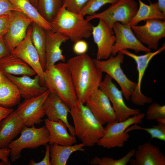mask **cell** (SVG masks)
I'll use <instances>...</instances> for the list:
<instances>
[{"instance_id": "cell-21", "label": "cell", "mask_w": 165, "mask_h": 165, "mask_svg": "<svg viewBox=\"0 0 165 165\" xmlns=\"http://www.w3.org/2000/svg\"><path fill=\"white\" fill-rule=\"evenodd\" d=\"M25 126L15 110L4 119L0 124V149L8 148Z\"/></svg>"}, {"instance_id": "cell-3", "label": "cell", "mask_w": 165, "mask_h": 165, "mask_svg": "<svg viewBox=\"0 0 165 165\" xmlns=\"http://www.w3.org/2000/svg\"><path fill=\"white\" fill-rule=\"evenodd\" d=\"M50 24L52 31L65 35L74 43L90 37L93 27L84 16L68 11L63 4Z\"/></svg>"}, {"instance_id": "cell-4", "label": "cell", "mask_w": 165, "mask_h": 165, "mask_svg": "<svg viewBox=\"0 0 165 165\" xmlns=\"http://www.w3.org/2000/svg\"><path fill=\"white\" fill-rule=\"evenodd\" d=\"M69 113L73 121L75 136L86 146L97 144L104 134V127L88 107L79 101L77 107L70 108Z\"/></svg>"}, {"instance_id": "cell-11", "label": "cell", "mask_w": 165, "mask_h": 165, "mask_svg": "<svg viewBox=\"0 0 165 165\" xmlns=\"http://www.w3.org/2000/svg\"><path fill=\"white\" fill-rule=\"evenodd\" d=\"M50 93L47 89L41 94L25 99L18 105L15 111L25 126L31 127L42 122L45 115L44 104Z\"/></svg>"}, {"instance_id": "cell-46", "label": "cell", "mask_w": 165, "mask_h": 165, "mask_svg": "<svg viewBox=\"0 0 165 165\" xmlns=\"http://www.w3.org/2000/svg\"><path fill=\"white\" fill-rule=\"evenodd\" d=\"M2 74L0 72V81H1L2 78Z\"/></svg>"}, {"instance_id": "cell-26", "label": "cell", "mask_w": 165, "mask_h": 165, "mask_svg": "<svg viewBox=\"0 0 165 165\" xmlns=\"http://www.w3.org/2000/svg\"><path fill=\"white\" fill-rule=\"evenodd\" d=\"M50 156L51 165H66L69 157L73 152L80 151L85 152L86 146L84 143L69 146L53 144L50 145Z\"/></svg>"}, {"instance_id": "cell-38", "label": "cell", "mask_w": 165, "mask_h": 165, "mask_svg": "<svg viewBox=\"0 0 165 165\" xmlns=\"http://www.w3.org/2000/svg\"><path fill=\"white\" fill-rule=\"evenodd\" d=\"M11 13L0 16V36H3L8 30Z\"/></svg>"}, {"instance_id": "cell-17", "label": "cell", "mask_w": 165, "mask_h": 165, "mask_svg": "<svg viewBox=\"0 0 165 165\" xmlns=\"http://www.w3.org/2000/svg\"><path fill=\"white\" fill-rule=\"evenodd\" d=\"M112 29L105 22L99 19L98 24L93 26L91 35L97 46L96 59L104 60L111 55L116 38Z\"/></svg>"}, {"instance_id": "cell-29", "label": "cell", "mask_w": 165, "mask_h": 165, "mask_svg": "<svg viewBox=\"0 0 165 165\" xmlns=\"http://www.w3.org/2000/svg\"><path fill=\"white\" fill-rule=\"evenodd\" d=\"M31 25L32 27L31 41L38 53L41 65L44 70L46 64V30L33 22Z\"/></svg>"}, {"instance_id": "cell-39", "label": "cell", "mask_w": 165, "mask_h": 165, "mask_svg": "<svg viewBox=\"0 0 165 165\" xmlns=\"http://www.w3.org/2000/svg\"><path fill=\"white\" fill-rule=\"evenodd\" d=\"M50 145L47 144L46 146V150L45 156L43 159L38 162H35L33 159L31 160L29 165H51L50 160Z\"/></svg>"}, {"instance_id": "cell-2", "label": "cell", "mask_w": 165, "mask_h": 165, "mask_svg": "<svg viewBox=\"0 0 165 165\" xmlns=\"http://www.w3.org/2000/svg\"><path fill=\"white\" fill-rule=\"evenodd\" d=\"M44 85L50 92L60 97L70 108L78 106L79 101L66 63L61 62L45 69Z\"/></svg>"}, {"instance_id": "cell-14", "label": "cell", "mask_w": 165, "mask_h": 165, "mask_svg": "<svg viewBox=\"0 0 165 165\" xmlns=\"http://www.w3.org/2000/svg\"><path fill=\"white\" fill-rule=\"evenodd\" d=\"M31 25L27 30L25 38L11 53L32 68L39 76L40 82L44 84V70L41 65L38 53L31 41Z\"/></svg>"}, {"instance_id": "cell-22", "label": "cell", "mask_w": 165, "mask_h": 165, "mask_svg": "<svg viewBox=\"0 0 165 165\" xmlns=\"http://www.w3.org/2000/svg\"><path fill=\"white\" fill-rule=\"evenodd\" d=\"M4 75L16 86L21 97L24 99L39 95L47 90L40 85V77L37 74L34 78L28 75L18 77L10 74Z\"/></svg>"}, {"instance_id": "cell-6", "label": "cell", "mask_w": 165, "mask_h": 165, "mask_svg": "<svg viewBox=\"0 0 165 165\" xmlns=\"http://www.w3.org/2000/svg\"><path fill=\"white\" fill-rule=\"evenodd\" d=\"M31 127L25 126L20 137L9 144L8 148L10 149L9 156L12 162L21 157V151L24 148H35L49 143V133L45 126L38 128L34 125Z\"/></svg>"}, {"instance_id": "cell-44", "label": "cell", "mask_w": 165, "mask_h": 165, "mask_svg": "<svg viewBox=\"0 0 165 165\" xmlns=\"http://www.w3.org/2000/svg\"><path fill=\"white\" fill-rule=\"evenodd\" d=\"M158 123L165 124V118H158L155 120Z\"/></svg>"}, {"instance_id": "cell-35", "label": "cell", "mask_w": 165, "mask_h": 165, "mask_svg": "<svg viewBox=\"0 0 165 165\" xmlns=\"http://www.w3.org/2000/svg\"><path fill=\"white\" fill-rule=\"evenodd\" d=\"M89 0H63V4L69 11L79 14Z\"/></svg>"}, {"instance_id": "cell-18", "label": "cell", "mask_w": 165, "mask_h": 165, "mask_svg": "<svg viewBox=\"0 0 165 165\" xmlns=\"http://www.w3.org/2000/svg\"><path fill=\"white\" fill-rule=\"evenodd\" d=\"M44 108L47 119L53 121H62L67 126L71 134L75 136L74 128L68 120L70 108L60 97L50 92L44 103Z\"/></svg>"}, {"instance_id": "cell-41", "label": "cell", "mask_w": 165, "mask_h": 165, "mask_svg": "<svg viewBox=\"0 0 165 165\" xmlns=\"http://www.w3.org/2000/svg\"><path fill=\"white\" fill-rule=\"evenodd\" d=\"M10 53L5 42L3 36H0V59Z\"/></svg>"}, {"instance_id": "cell-12", "label": "cell", "mask_w": 165, "mask_h": 165, "mask_svg": "<svg viewBox=\"0 0 165 165\" xmlns=\"http://www.w3.org/2000/svg\"><path fill=\"white\" fill-rule=\"evenodd\" d=\"M131 28L137 39L150 50H157L160 40L165 37V20L148 19L143 25Z\"/></svg>"}, {"instance_id": "cell-20", "label": "cell", "mask_w": 165, "mask_h": 165, "mask_svg": "<svg viewBox=\"0 0 165 165\" xmlns=\"http://www.w3.org/2000/svg\"><path fill=\"white\" fill-rule=\"evenodd\" d=\"M46 42L45 69L52 67L58 61H65V58L62 53L61 46L63 43L69 40L65 35L52 31H46Z\"/></svg>"}, {"instance_id": "cell-23", "label": "cell", "mask_w": 165, "mask_h": 165, "mask_svg": "<svg viewBox=\"0 0 165 165\" xmlns=\"http://www.w3.org/2000/svg\"><path fill=\"white\" fill-rule=\"evenodd\" d=\"M45 126L49 133V143L64 146L73 145L77 141L75 136L69 134L67 127L62 121H53L47 118L44 119Z\"/></svg>"}, {"instance_id": "cell-31", "label": "cell", "mask_w": 165, "mask_h": 165, "mask_svg": "<svg viewBox=\"0 0 165 165\" xmlns=\"http://www.w3.org/2000/svg\"><path fill=\"white\" fill-rule=\"evenodd\" d=\"M135 151V149H132L124 156L117 160L110 157L95 156L91 160L90 163L92 165H127L134 156Z\"/></svg>"}, {"instance_id": "cell-27", "label": "cell", "mask_w": 165, "mask_h": 165, "mask_svg": "<svg viewBox=\"0 0 165 165\" xmlns=\"http://www.w3.org/2000/svg\"><path fill=\"white\" fill-rule=\"evenodd\" d=\"M138 1L139 7L129 24L131 26L137 25L139 22L148 19H156L165 20V13L160 9L157 2L152 3L149 0L150 4L148 5L141 0Z\"/></svg>"}, {"instance_id": "cell-1", "label": "cell", "mask_w": 165, "mask_h": 165, "mask_svg": "<svg viewBox=\"0 0 165 165\" xmlns=\"http://www.w3.org/2000/svg\"><path fill=\"white\" fill-rule=\"evenodd\" d=\"M66 64L78 100L84 104L89 97L99 88L102 73L97 68L94 59L86 53L69 58Z\"/></svg>"}, {"instance_id": "cell-36", "label": "cell", "mask_w": 165, "mask_h": 165, "mask_svg": "<svg viewBox=\"0 0 165 165\" xmlns=\"http://www.w3.org/2000/svg\"><path fill=\"white\" fill-rule=\"evenodd\" d=\"M88 46L87 42L82 39L74 43L73 47V52L78 55L85 54L87 52Z\"/></svg>"}, {"instance_id": "cell-37", "label": "cell", "mask_w": 165, "mask_h": 165, "mask_svg": "<svg viewBox=\"0 0 165 165\" xmlns=\"http://www.w3.org/2000/svg\"><path fill=\"white\" fill-rule=\"evenodd\" d=\"M13 11H17L9 0H0V16L9 14Z\"/></svg>"}, {"instance_id": "cell-5", "label": "cell", "mask_w": 165, "mask_h": 165, "mask_svg": "<svg viewBox=\"0 0 165 165\" xmlns=\"http://www.w3.org/2000/svg\"><path fill=\"white\" fill-rule=\"evenodd\" d=\"M145 115L140 113L123 121L116 120L107 123L104 134L97 145L108 149L123 147L130 137L127 129L132 125L141 123Z\"/></svg>"}, {"instance_id": "cell-7", "label": "cell", "mask_w": 165, "mask_h": 165, "mask_svg": "<svg viewBox=\"0 0 165 165\" xmlns=\"http://www.w3.org/2000/svg\"><path fill=\"white\" fill-rule=\"evenodd\" d=\"M124 55L119 52L116 55H111L105 60L93 59L98 70L102 73H106L118 83L123 96L128 100L136 87L137 83L129 79L121 68V64L123 62Z\"/></svg>"}, {"instance_id": "cell-34", "label": "cell", "mask_w": 165, "mask_h": 165, "mask_svg": "<svg viewBox=\"0 0 165 165\" xmlns=\"http://www.w3.org/2000/svg\"><path fill=\"white\" fill-rule=\"evenodd\" d=\"M148 120H155L158 118H165V105L156 102L152 103L147 108L146 114Z\"/></svg>"}, {"instance_id": "cell-32", "label": "cell", "mask_w": 165, "mask_h": 165, "mask_svg": "<svg viewBox=\"0 0 165 165\" xmlns=\"http://www.w3.org/2000/svg\"><path fill=\"white\" fill-rule=\"evenodd\" d=\"M128 127L127 129L128 132L133 130H141L146 131L151 136V139L156 138L165 141V124L158 123L156 125L153 126L151 128H143L140 127L137 124Z\"/></svg>"}, {"instance_id": "cell-28", "label": "cell", "mask_w": 165, "mask_h": 165, "mask_svg": "<svg viewBox=\"0 0 165 165\" xmlns=\"http://www.w3.org/2000/svg\"><path fill=\"white\" fill-rule=\"evenodd\" d=\"M20 12L31 19L46 31H52L50 23L45 20L28 0H9Z\"/></svg>"}, {"instance_id": "cell-30", "label": "cell", "mask_w": 165, "mask_h": 165, "mask_svg": "<svg viewBox=\"0 0 165 165\" xmlns=\"http://www.w3.org/2000/svg\"><path fill=\"white\" fill-rule=\"evenodd\" d=\"M37 9L41 16L51 23L63 5L62 0H37Z\"/></svg>"}, {"instance_id": "cell-8", "label": "cell", "mask_w": 165, "mask_h": 165, "mask_svg": "<svg viewBox=\"0 0 165 165\" xmlns=\"http://www.w3.org/2000/svg\"><path fill=\"white\" fill-rule=\"evenodd\" d=\"M138 9L134 0H119L102 12L88 15L86 19L88 21L96 18L102 20L112 28L117 22L129 24Z\"/></svg>"}, {"instance_id": "cell-15", "label": "cell", "mask_w": 165, "mask_h": 165, "mask_svg": "<svg viewBox=\"0 0 165 165\" xmlns=\"http://www.w3.org/2000/svg\"><path fill=\"white\" fill-rule=\"evenodd\" d=\"M33 22L31 19L20 12H12L8 30L3 36L10 52L25 38L27 30Z\"/></svg>"}, {"instance_id": "cell-25", "label": "cell", "mask_w": 165, "mask_h": 165, "mask_svg": "<svg viewBox=\"0 0 165 165\" xmlns=\"http://www.w3.org/2000/svg\"><path fill=\"white\" fill-rule=\"evenodd\" d=\"M21 97L16 86L2 74L0 81V106L11 108L19 104Z\"/></svg>"}, {"instance_id": "cell-33", "label": "cell", "mask_w": 165, "mask_h": 165, "mask_svg": "<svg viewBox=\"0 0 165 165\" xmlns=\"http://www.w3.org/2000/svg\"><path fill=\"white\" fill-rule=\"evenodd\" d=\"M118 0H89L79 14L83 16L93 15L104 5L108 4H112Z\"/></svg>"}, {"instance_id": "cell-40", "label": "cell", "mask_w": 165, "mask_h": 165, "mask_svg": "<svg viewBox=\"0 0 165 165\" xmlns=\"http://www.w3.org/2000/svg\"><path fill=\"white\" fill-rule=\"evenodd\" d=\"M9 153L10 149L8 148L0 149V159L4 165L10 164L9 159Z\"/></svg>"}, {"instance_id": "cell-16", "label": "cell", "mask_w": 165, "mask_h": 165, "mask_svg": "<svg viewBox=\"0 0 165 165\" xmlns=\"http://www.w3.org/2000/svg\"><path fill=\"white\" fill-rule=\"evenodd\" d=\"M86 103L103 125L117 120L115 111L108 97L99 88L89 97Z\"/></svg>"}, {"instance_id": "cell-9", "label": "cell", "mask_w": 165, "mask_h": 165, "mask_svg": "<svg viewBox=\"0 0 165 165\" xmlns=\"http://www.w3.org/2000/svg\"><path fill=\"white\" fill-rule=\"evenodd\" d=\"M165 50V44L153 52H148L144 54L138 55L127 50H121L119 52L133 59L135 62L138 72V82L136 87L131 96L132 103L140 106L151 103L152 99L144 95L141 90V84L145 71L151 60L156 56L161 53Z\"/></svg>"}, {"instance_id": "cell-45", "label": "cell", "mask_w": 165, "mask_h": 165, "mask_svg": "<svg viewBox=\"0 0 165 165\" xmlns=\"http://www.w3.org/2000/svg\"><path fill=\"white\" fill-rule=\"evenodd\" d=\"M28 0L36 9L37 8V0Z\"/></svg>"}, {"instance_id": "cell-10", "label": "cell", "mask_w": 165, "mask_h": 165, "mask_svg": "<svg viewBox=\"0 0 165 165\" xmlns=\"http://www.w3.org/2000/svg\"><path fill=\"white\" fill-rule=\"evenodd\" d=\"M112 79L106 74L101 82L99 88L106 94L112 104L117 120L119 122L123 121L140 113L139 109L132 108L127 105L124 101L122 90L119 89Z\"/></svg>"}, {"instance_id": "cell-43", "label": "cell", "mask_w": 165, "mask_h": 165, "mask_svg": "<svg viewBox=\"0 0 165 165\" xmlns=\"http://www.w3.org/2000/svg\"><path fill=\"white\" fill-rule=\"evenodd\" d=\"M159 6L160 10L165 13V0H158Z\"/></svg>"}, {"instance_id": "cell-42", "label": "cell", "mask_w": 165, "mask_h": 165, "mask_svg": "<svg viewBox=\"0 0 165 165\" xmlns=\"http://www.w3.org/2000/svg\"><path fill=\"white\" fill-rule=\"evenodd\" d=\"M14 111L12 108L0 106V124L2 121Z\"/></svg>"}, {"instance_id": "cell-24", "label": "cell", "mask_w": 165, "mask_h": 165, "mask_svg": "<svg viewBox=\"0 0 165 165\" xmlns=\"http://www.w3.org/2000/svg\"><path fill=\"white\" fill-rule=\"evenodd\" d=\"M0 72L2 74L31 76L36 74L27 63L11 53L0 59Z\"/></svg>"}, {"instance_id": "cell-13", "label": "cell", "mask_w": 165, "mask_h": 165, "mask_svg": "<svg viewBox=\"0 0 165 165\" xmlns=\"http://www.w3.org/2000/svg\"><path fill=\"white\" fill-rule=\"evenodd\" d=\"M112 29L116 38L112 48V55H116L121 50L131 49L137 53L150 51V49L137 39L129 24L117 22L114 24Z\"/></svg>"}, {"instance_id": "cell-19", "label": "cell", "mask_w": 165, "mask_h": 165, "mask_svg": "<svg viewBox=\"0 0 165 165\" xmlns=\"http://www.w3.org/2000/svg\"><path fill=\"white\" fill-rule=\"evenodd\" d=\"M134 156L129 162L130 165H165V156L160 148L149 142L139 145Z\"/></svg>"}, {"instance_id": "cell-47", "label": "cell", "mask_w": 165, "mask_h": 165, "mask_svg": "<svg viewBox=\"0 0 165 165\" xmlns=\"http://www.w3.org/2000/svg\"></svg>"}]
</instances>
